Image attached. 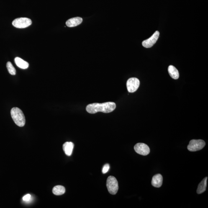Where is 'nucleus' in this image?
I'll return each instance as SVG.
<instances>
[{"label": "nucleus", "mask_w": 208, "mask_h": 208, "mask_svg": "<svg viewBox=\"0 0 208 208\" xmlns=\"http://www.w3.org/2000/svg\"><path fill=\"white\" fill-rule=\"evenodd\" d=\"M115 103L113 102H108L103 104H88L86 106V110L91 114H94L98 112L109 113L112 112L116 109Z\"/></svg>", "instance_id": "1"}, {"label": "nucleus", "mask_w": 208, "mask_h": 208, "mask_svg": "<svg viewBox=\"0 0 208 208\" xmlns=\"http://www.w3.org/2000/svg\"><path fill=\"white\" fill-rule=\"evenodd\" d=\"M11 117L16 125L20 127H24L26 123V119L23 113L18 108L14 107L11 111Z\"/></svg>", "instance_id": "2"}, {"label": "nucleus", "mask_w": 208, "mask_h": 208, "mask_svg": "<svg viewBox=\"0 0 208 208\" xmlns=\"http://www.w3.org/2000/svg\"><path fill=\"white\" fill-rule=\"evenodd\" d=\"M106 186L110 194L115 195L119 190V183L116 178L112 176H109L106 181Z\"/></svg>", "instance_id": "3"}, {"label": "nucleus", "mask_w": 208, "mask_h": 208, "mask_svg": "<svg viewBox=\"0 0 208 208\" xmlns=\"http://www.w3.org/2000/svg\"><path fill=\"white\" fill-rule=\"evenodd\" d=\"M206 145V142L202 140H192L190 141L187 146L191 152H196L202 150Z\"/></svg>", "instance_id": "4"}, {"label": "nucleus", "mask_w": 208, "mask_h": 208, "mask_svg": "<svg viewBox=\"0 0 208 208\" xmlns=\"http://www.w3.org/2000/svg\"><path fill=\"white\" fill-rule=\"evenodd\" d=\"M32 21L26 17H21L14 19L12 22V25L17 28H25L31 25Z\"/></svg>", "instance_id": "5"}, {"label": "nucleus", "mask_w": 208, "mask_h": 208, "mask_svg": "<svg viewBox=\"0 0 208 208\" xmlns=\"http://www.w3.org/2000/svg\"><path fill=\"white\" fill-rule=\"evenodd\" d=\"M140 85V81L138 79L136 78L129 79L127 83L128 91L130 93L135 92L138 89Z\"/></svg>", "instance_id": "6"}, {"label": "nucleus", "mask_w": 208, "mask_h": 208, "mask_svg": "<svg viewBox=\"0 0 208 208\" xmlns=\"http://www.w3.org/2000/svg\"><path fill=\"white\" fill-rule=\"evenodd\" d=\"M134 150L139 154L146 156L149 154L150 149L148 145L143 143H138L134 146Z\"/></svg>", "instance_id": "7"}, {"label": "nucleus", "mask_w": 208, "mask_h": 208, "mask_svg": "<svg viewBox=\"0 0 208 208\" xmlns=\"http://www.w3.org/2000/svg\"><path fill=\"white\" fill-rule=\"evenodd\" d=\"M160 35V32L156 31L150 38L143 41L142 45L146 48H150L153 46L157 42Z\"/></svg>", "instance_id": "8"}, {"label": "nucleus", "mask_w": 208, "mask_h": 208, "mask_svg": "<svg viewBox=\"0 0 208 208\" xmlns=\"http://www.w3.org/2000/svg\"><path fill=\"white\" fill-rule=\"evenodd\" d=\"M163 183V177L161 174H157L152 178V184L156 188L161 187Z\"/></svg>", "instance_id": "9"}, {"label": "nucleus", "mask_w": 208, "mask_h": 208, "mask_svg": "<svg viewBox=\"0 0 208 208\" xmlns=\"http://www.w3.org/2000/svg\"><path fill=\"white\" fill-rule=\"evenodd\" d=\"M83 19L80 17H75L68 20L66 22V25L68 27H74L81 24Z\"/></svg>", "instance_id": "10"}, {"label": "nucleus", "mask_w": 208, "mask_h": 208, "mask_svg": "<svg viewBox=\"0 0 208 208\" xmlns=\"http://www.w3.org/2000/svg\"><path fill=\"white\" fill-rule=\"evenodd\" d=\"M74 145L71 142H65L63 145V150L65 155L68 156H71L73 150Z\"/></svg>", "instance_id": "11"}, {"label": "nucleus", "mask_w": 208, "mask_h": 208, "mask_svg": "<svg viewBox=\"0 0 208 208\" xmlns=\"http://www.w3.org/2000/svg\"><path fill=\"white\" fill-rule=\"evenodd\" d=\"M168 72L170 76L173 79L177 80L179 78V72L176 67L173 65H169L168 68Z\"/></svg>", "instance_id": "12"}, {"label": "nucleus", "mask_w": 208, "mask_h": 208, "mask_svg": "<svg viewBox=\"0 0 208 208\" xmlns=\"http://www.w3.org/2000/svg\"><path fill=\"white\" fill-rule=\"evenodd\" d=\"M14 61L16 65L22 69H26L29 67V63L19 57H16L15 58Z\"/></svg>", "instance_id": "13"}, {"label": "nucleus", "mask_w": 208, "mask_h": 208, "mask_svg": "<svg viewBox=\"0 0 208 208\" xmlns=\"http://www.w3.org/2000/svg\"><path fill=\"white\" fill-rule=\"evenodd\" d=\"M207 177H206L203 179L198 186L196 193L200 194L204 193L206 191L207 187Z\"/></svg>", "instance_id": "14"}, {"label": "nucleus", "mask_w": 208, "mask_h": 208, "mask_svg": "<svg viewBox=\"0 0 208 208\" xmlns=\"http://www.w3.org/2000/svg\"><path fill=\"white\" fill-rule=\"evenodd\" d=\"M65 190L64 186H57L52 189V193L56 196H60L64 194Z\"/></svg>", "instance_id": "15"}, {"label": "nucleus", "mask_w": 208, "mask_h": 208, "mask_svg": "<svg viewBox=\"0 0 208 208\" xmlns=\"http://www.w3.org/2000/svg\"><path fill=\"white\" fill-rule=\"evenodd\" d=\"M7 68L11 75H15L16 74V70L10 62H8L6 65Z\"/></svg>", "instance_id": "16"}, {"label": "nucleus", "mask_w": 208, "mask_h": 208, "mask_svg": "<svg viewBox=\"0 0 208 208\" xmlns=\"http://www.w3.org/2000/svg\"><path fill=\"white\" fill-rule=\"evenodd\" d=\"M109 168H110V166H109V164H106L104 165V167L103 168L102 173L104 174L107 173L109 171Z\"/></svg>", "instance_id": "17"}, {"label": "nucleus", "mask_w": 208, "mask_h": 208, "mask_svg": "<svg viewBox=\"0 0 208 208\" xmlns=\"http://www.w3.org/2000/svg\"><path fill=\"white\" fill-rule=\"evenodd\" d=\"M31 198V195L27 194L23 197L22 199L23 201H25V202H28V201L30 200Z\"/></svg>", "instance_id": "18"}]
</instances>
